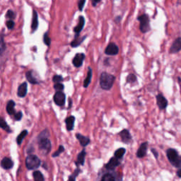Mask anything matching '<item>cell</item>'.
I'll use <instances>...</instances> for the list:
<instances>
[{
	"label": "cell",
	"mask_w": 181,
	"mask_h": 181,
	"mask_svg": "<svg viewBox=\"0 0 181 181\" xmlns=\"http://www.w3.org/2000/svg\"><path fill=\"white\" fill-rule=\"evenodd\" d=\"M1 165L4 169L9 170L11 169L14 165V162L12 160L8 157H4L1 161Z\"/></svg>",
	"instance_id": "cell-15"
},
{
	"label": "cell",
	"mask_w": 181,
	"mask_h": 181,
	"mask_svg": "<svg viewBox=\"0 0 181 181\" xmlns=\"http://www.w3.org/2000/svg\"><path fill=\"white\" fill-rule=\"evenodd\" d=\"M86 36H83L82 38H79V37H78L77 38H75L72 41H71V46L72 47H77L78 46H79V45L83 43V41L86 39Z\"/></svg>",
	"instance_id": "cell-24"
},
{
	"label": "cell",
	"mask_w": 181,
	"mask_h": 181,
	"mask_svg": "<svg viewBox=\"0 0 181 181\" xmlns=\"http://www.w3.org/2000/svg\"><path fill=\"white\" fill-rule=\"evenodd\" d=\"M139 22H140V25H139V28H140L141 32L142 33H146L149 32L151 30V26H150V19L149 17L147 14H144L141 16H138L137 18Z\"/></svg>",
	"instance_id": "cell-4"
},
{
	"label": "cell",
	"mask_w": 181,
	"mask_h": 181,
	"mask_svg": "<svg viewBox=\"0 0 181 181\" xmlns=\"http://www.w3.org/2000/svg\"><path fill=\"white\" fill-rule=\"evenodd\" d=\"M119 136L120 137V138L123 141V142L125 144H129L132 141V136H131L130 132L129 130L124 129L119 132Z\"/></svg>",
	"instance_id": "cell-11"
},
{
	"label": "cell",
	"mask_w": 181,
	"mask_h": 181,
	"mask_svg": "<svg viewBox=\"0 0 181 181\" xmlns=\"http://www.w3.org/2000/svg\"><path fill=\"white\" fill-rule=\"evenodd\" d=\"M28 133V131L26 130H23L22 132H21L20 134H19V136L17 137V138H16V142L19 145L21 144V143H22L23 139H24L25 137L27 136Z\"/></svg>",
	"instance_id": "cell-27"
},
{
	"label": "cell",
	"mask_w": 181,
	"mask_h": 181,
	"mask_svg": "<svg viewBox=\"0 0 181 181\" xmlns=\"http://www.w3.org/2000/svg\"><path fill=\"white\" fill-rule=\"evenodd\" d=\"M181 50V37H178L172 43L169 49V53L176 54Z\"/></svg>",
	"instance_id": "cell-9"
},
{
	"label": "cell",
	"mask_w": 181,
	"mask_h": 181,
	"mask_svg": "<svg viewBox=\"0 0 181 181\" xmlns=\"http://www.w3.org/2000/svg\"><path fill=\"white\" fill-rule=\"evenodd\" d=\"M40 159L36 155H29L26 158V165L28 170L36 169L40 165Z\"/></svg>",
	"instance_id": "cell-5"
},
{
	"label": "cell",
	"mask_w": 181,
	"mask_h": 181,
	"mask_svg": "<svg viewBox=\"0 0 181 181\" xmlns=\"http://www.w3.org/2000/svg\"><path fill=\"white\" fill-rule=\"evenodd\" d=\"M137 81V77L133 74H130L127 77V82L130 83V84H133Z\"/></svg>",
	"instance_id": "cell-32"
},
{
	"label": "cell",
	"mask_w": 181,
	"mask_h": 181,
	"mask_svg": "<svg viewBox=\"0 0 181 181\" xmlns=\"http://www.w3.org/2000/svg\"><path fill=\"white\" fill-rule=\"evenodd\" d=\"M115 77L107 72H103L100 77V86L103 90L108 91L113 87Z\"/></svg>",
	"instance_id": "cell-2"
},
{
	"label": "cell",
	"mask_w": 181,
	"mask_h": 181,
	"mask_svg": "<svg viewBox=\"0 0 181 181\" xmlns=\"http://www.w3.org/2000/svg\"><path fill=\"white\" fill-rule=\"evenodd\" d=\"M69 108H70L71 105V99H69Z\"/></svg>",
	"instance_id": "cell-43"
},
{
	"label": "cell",
	"mask_w": 181,
	"mask_h": 181,
	"mask_svg": "<svg viewBox=\"0 0 181 181\" xmlns=\"http://www.w3.org/2000/svg\"><path fill=\"white\" fill-rule=\"evenodd\" d=\"M49 132L44 130L40 133L38 137V144L39 149L43 154H47L51 150V142L48 139Z\"/></svg>",
	"instance_id": "cell-1"
},
{
	"label": "cell",
	"mask_w": 181,
	"mask_h": 181,
	"mask_svg": "<svg viewBox=\"0 0 181 181\" xmlns=\"http://www.w3.org/2000/svg\"><path fill=\"white\" fill-rule=\"evenodd\" d=\"M119 52V47H117V45L114 43H110L108 45V46L106 47V50H105V53L107 55L110 56H114L117 55Z\"/></svg>",
	"instance_id": "cell-8"
},
{
	"label": "cell",
	"mask_w": 181,
	"mask_h": 181,
	"mask_svg": "<svg viewBox=\"0 0 181 181\" xmlns=\"http://www.w3.org/2000/svg\"><path fill=\"white\" fill-rule=\"evenodd\" d=\"M178 82L179 83H181V78L180 77H178Z\"/></svg>",
	"instance_id": "cell-44"
},
{
	"label": "cell",
	"mask_w": 181,
	"mask_h": 181,
	"mask_svg": "<svg viewBox=\"0 0 181 181\" xmlns=\"http://www.w3.org/2000/svg\"><path fill=\"white\" fill-rule=\"evenodd\" d=\"M64 85L61 83H59V84H54V90L56 91V92H62V91L64 90Z\"/></svg>",
	"instance_id": "cell-31"
},
{
	"label": "cell",
	"mask_w": 181,
	"mask_h": 181,
	"mask_svg": "<svg viewBox=\"0 0 181 181\" xmlns=\"http://www.w3.org/2000/svg\"><path fill=\"white\" fill-rule=\"evenodd\" d=\"M151 151L152 153H153L154 157H155L156 158H158V151H157L155 149H151Z\"/></svg>",
	"instance_id": "cell-40"
},
{
	"label": "cell",
	"mask_w": 181,
	"mask_h": 181,
	"mask_svg": "<svg viewBox=\"0 0 181 181\" xmlns=\"http://www.w3.org/2000/svg\"><path fill=\"white\" fill-rule=\"evenodd\" d=\"M125 151L126 150L125 149H124V148H120V149H117L116 151L115 152V157L117 158H121L122 157L124 156V154H125Z\"/></svg>",
	"instance_id": "cell-29"
},
{
	"label": "cell",
	"mask_w": 181,
	"mask_h": 181,
	"mask_svg": "<svg viewBox=\"0 0 181 181\" xmlns=\"http://www.w3.org/2000/svg\"><path fill=\"white\" fill-rule=\"evenodd\" d=\"M22 117H23V113L21 111H19V112L16 113V114L14 115V119L16 121H20L21 118H22Z\"/></svg>",
	"instance_id": "cell-36"
},
{
	"label": "cell",
	"mask_w": 181,
	"mask_h": 181,
	"mask_svg": "<svg viewBox=\"0 0 181 181\" xmlns=\"http://www.w3.org/2000/svg\"><path fill=\"white\" fill-rule=\"evenodd\" d=\"M0 127H1L2 129H3L4 131H6V132L11 133L12 132L10 127L7 125V123H6V121L4 120L3 117H0Z\"/></svg>",
	"instance_id": "cell-25"
},
{
	"label": "cell",
	"mask_w": 181,
	"mask_h": 181,
	"mask_svg": "<svg viewBox=\"0 0 181 181\" xmlns=\"http://www.w3.org/2000/svg\"><path fill=\"white\" fill-rule=\"evenodd\" d=\"M120 163L118 158H115V157H113V158L110 159L109 162L106 165V167L108 170H113L117 166H118Z\"/></svg>",
	"instance_id": "cell-16"
},
{
	"label": "cell",
	"mask_w": 181,
	"mask_h": 181,
	"mask_svg": "<svg viewBox=\"0 0 181 181\" xmlns=\"http://www.w3.org/2000/svg\"><path fill=\"white\" fill-rule=\"evenodd\" d=\"M86 150L83 149L82 151L80 152L79 154H78L77 156V161L76 162V164L78 165L79 164L81 165H83L84 164V161H85V156H86Z\"/></svg>",
	"instance_id": "cell-22"
},
{
	"label": "cell",
	"mask_w": 181,
	"mask_h": 181,
	"mask_svg": "<svg viewBox=\"0 0 181 181\" xmlns=\"http://www.w3.org/2000/svg\"><path fill=\"white\" fill-rule=\"evenodd\" d=\"M16 106V103L15 102L13 101V100H10L7 102V104H6V112L9 115H14L16 114V110H15L14 107Z\"/></svg>",
	"instance_id": "cell-19"
},
{
	"label": "cell",
	"mask_w": 181,
	"mask_h": 181,
	"mask_svg": "<svg viewBox=\"0 0 181 181\" xmlns=\"http://www.w3.org/2000/svg\"><path fill=\"white\" fill-rule=\"evenodd\" d=\"M177 176L179 178H181V169H180L178 171H177Z\"/></svg>",
	"instance_id": "cell-42"
},
{
	"label": "cell",
	"mask_w": 181,
	"mask_h": 181,
	"mask_svg": "<svg viewBox=\"0 0 181 181\" xmlns=\"http://www.w3.org/2000/svg\"><path fill=\"white\" fill-rule=\"evenodd\" d=\"M43 42H44V43L47 45V46L49 47L50 45L51 40H50V38H49L47 33H45L44 34V36H43Z\"/></svg>",
	"instance_id": "cell-33"
},
{
	"label": "cell",
	"mask_w": 181,
	"mask_h": 181,
	"mask_svg": "<svg viewBox=\"0 0 181 181\" xmlns=\"http://www.w3.org/2000/svg\"><path fill=\"white\" fill-rule=\"evenodd\" d=\"M54 103L58 106H63L65 104L66 96L63 92H56L53 96Z\"/></svg>",
	"instance_id": "cell-7"
},
{
	"label": "cell",
	"mask_w": 181,
	"mask_h": 181,
	"mask_svg": "<svg viewBox=\"0 0 181 181\" xmlns=\"http://www.w3.org/2000/svg\"><path fill=\"white\" fill-rule=\"evenodd\" d=\"M33 176L34 181H44V176L40 171H34Z\"/></svg>",
	"instance_id": "cell-28"
},
{
	"label": "cell",
	"mask_w": 181,
	"mask_h": 181,
	"mask_svg": "<svg viewBox=\"0 0 181 181\" xmlns=\"http://www.w3.org/2000/svg\"><path fill=\"white\" fill-rule=\"evenodd\" d=\"M156 104L158 106V108L160 110H165L167 108L169 103H168V100L165 99L164 96L162 93H158L156 96Z\"/></svg>",
	"instance_id": "cell-6"
},
{
	"label": "cell",
	"mask_w": 181,
	"mask_h": 181,
	"mask_svg": "<svg viewBox=\"0 0 181 181\" xmlns=\"http://www.w3.org/2000/svg\"><path fill=\"white\" fill-rule=\"evenodd\" d=\"M5 16H6V19H9V20H12L13 21V19H14L15 17H16V13H15L14 11L9 9V10L7 11V12H6Z\"/></svg>",
	"instance_id": "cell-30"
},
{
	"label": "cell",
	"mask_w": 181,
	"mask_h": 181,
	"mask_svg": "<svg viewBox=\"0 0 181 181\" xmlns=\"http://www.w3.org/2000/svg\"><path fill=\"white\" fill-rule=\"evenodd\" d=\"M101 181H116V178L113 173H107L102 176Z\"/></svg>",
	"instance_id": "cell-26"
},
{
	"label": "cell",
	"mask_w": 181,
	"mask_h": 181,
	"mask_svg": "<svg viewBox=\"0 0 181 181\" xmlns=\"http://www.w3.org/2000/svg\"><path fill=\"white\" fill-rule=\"evenodd\" d=\"M85 3H86V0H81V1L78 2V8L79 11L83 10Z\"/></svg>",
	"instance_id": "cell-39"
},
{
	"label": "cell",
	"mask_w": 181,
	"mask_h": 181,
	"mask_svg": "<svg viewBox=\"0 0 181 181\" xmlns=\"http://www.w3.org/2000/svg\"><path fill=\"white\" fill-rule=\"evenodd\" d=\"M166 156L169 162L174 167L181 169V156L179 155L177 150L169 148L166 150Z\"/></svg>",
	"instance_id": "cell-3"
},
{
	"label": "cell",
	"mask_w": 181,
	"mask_h": 181,
	"mask_svg": "<svg viewBox=\"0 0 181 181\" xmlns=\"http://www.w3.org/2000/svg\"><path fill=\"white\" fill-rule=\"evenodd\" d=\"M63 80V77L60 75H54L53 77H52V82H53L54 84H59Z\"/></svg>",
	"instance_id": "cell-35"
},
{
	"label": "cell",
	"mask_w": 181,
	"mask_h": 181,
	"mask_svg": "<svg viewBox=\"0 0 181 181\" xmlns=\"http://www.w3.org/2000/svg\"><path fill=\"white\" fill-rule=\"evenodd\" d=\"M64 147H63V146L60 145V147H59V149L57 151H56L53 154H52V157L59 156L60 155V154H62V152H64Z\"/></svg>",
	"instance_id": "cell-34"
},
{
	"label": "cell",
	"mask_w": 181,
	"mask_h": 181,
	"mask_svg": "<svg viewBox=\"0 0 181 181\" xmlns=\"http://www.w3.org/2000/svg\"><path fill=\"white\" fill-rule=\"evenodd\" d=\"M100 2H101L100 0H97V1H96V0H93V1H92V5L93 6H96L98 4L100 3Z\"/></svg>",
	"instance_id": "cell-41"
},
{
	"label": "cell",
	"mask_w": 181,
	"mask_h": 181,
	"mask_svg": "<svg viewBox=\"0 0 181 181\" xmlns=\"http://www.w3.org/2000/svg\"><path fill=\"white\" fill-rule=\"evenodd\" d=\"M4 50H6V44H5V43H4L3 35H2V36H1V54L3 53Z\"/></svg>",
	"instance_id": "cell-37"
},
{
	"label": "cell",
	"mask_w": 181,
	"mask_h": 181,
	"mask_svg": "<svg viewBox=\"0 0 181 181\" xmlns=\"http://www.w3.org/2000/svg\"><path fill=\"white\" fill-rule=\"evenodd\" d=\"M85 59V54L84 53H77L72 60V64L75 67H81L82 66L83 62Z\"/></svg>",
	"instance_id": "cell-12"
},
{
	"label": "cell",
	"mask_w": 181,
	"mask_h": 181,
	"mask_svg": "<svg viewBox=\"0 0 181 181\" xmlns=\"http://www.w3.org/2000/svg\"><path fill=\"white\" fill-rule=\"evenodd\" d=\"M76 137L78 140V141L80 142V144L82 146V147H86L87 145L90 143V139L89 137H87L86 136H84V135L79 134V133H77L76 134Z\"/></svg>",
	"instance_id": "cell-17"
},
{
	"label": "cell",
	"mask_w": 181,
	"mask_h": 181,
	"mask_svg": "<svg viewBox=\"0 0 181 181\" xmlns=\"http://www.w3.org/2000/svg\"><path fill=\"white\" fill-rule=\"evenodd\" d=\"M33 71L30 70L28 71L26 73V79L28 81V82L32 84H38L39 82L38 80L35 78L33 76Z\"/></svg>",
	"instance_id": "cell-21"
},
{
	"label": "cell",
	"mask_w": 181,
	"mask_h": 181,
	"mask_svg": "<svg viewBox=\"0 0 181 181\" xmlns=\"http://www.w3.org/2000/svg\"><path fill=\"white\" fill-rule=\"evenodd\" d=\"M85 25V19L84 16H80L79 18H78V24L74 28V31L75 33V38H78V35L82 31L83 28H84V26Z\"/></svg>",
	"instance_id": "cell-10"
},
{
	"label": "cell",
	"mask_w": 181,
	"mask_h": 181,
	"mask_svg": "<svg viewBox=\"0 0 181 181\" xmlns=\"http://www.w3.org/2000/svg\"><path fill=\"white\" fill-rule=\"evenodd\" d=\"M91 78H92V69L91 67H89L88 69V74H87L86 77L85 78L84 81V88H87L89 86V85L90 84Z\"/></svg>",
	"instance_id": "cell-23"
},
{
	"label": "cell",
	"mask_w": 181,
	"mask_h": 181,
	"mask_svg": "<svg viewBox=\"0 0 181 181\" xmlns=\"http://www.w3.org/2000/svg\"><path fill=\"white\" fill-rule=\"evenodd\" d=\"M6 26H7V28H9V29H12V28H14V27L15 23L14 22V21L8 20L6 22Z\"/></svg>",
	"instance_id": "cell-38"
},
{
	"label": "cell",
	"mask_w": 181,
	"mask_h": 181,
	"mask_svg": "<svg viewBox=\"0 0 181 181\" xmlns=\"http://www.w3.org/2000/svg\"><path fill=\"white\" fill-rule=\"evenodd\" d=\"M148 149V142L147 141H145V142H143L140 145V147L137 150V156L138 158H143L146 155H147V151Z\"/></svg>",
	"instance_id": "cell-13"
},
{
	"label": "cell",
	"mask_w": 181,
	"mask_h": 181,
	"mask_svg": "<svg viewBox=\"0 0 181 181\" xmlns=\"http://www.w3.org/2000/svg\"><path fill=\"white\" fill-rule=\"evenodd\" d=\"M38 13L36 11L33 12V19H32V23H31V29L32 32L36 31L38 29Z\"/></svg>",
	"instance_id": "cell-20"
},
{
	"label": "cell",
	"mask_w": 181,
	"mask_h": 181,
	"mask_svg": "<svg viewBox=\"0 0 181 181\" xmlns=\"http://www.w3.org/2000/svg\"><path fill=\"white\" fill-rule=\"evenodd\" d=\"M75 117L71 115V116L67 117L66 119H65V124H66V128L67 131L72 130L74 129V127H75Z\"/></svg>",
	"instance_id": "cell-18"
},
{
	"label": "cell",
	"mask_w": 181,
	"mask_h": 181,
	"mask_svg": "<svg viewBox=\"0 0 181 181\" xmlns=\"http://www.w3.org/2000/svg\"><path fill=\"white\" fill-rule=\"evenodd\" d=\"M28 92V84L26 82H23L18 87L17 96L19 98H24Z\"/></svg>",
	"instance_id": "cell-14"
}]
</instances>
